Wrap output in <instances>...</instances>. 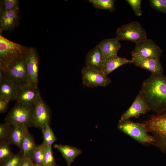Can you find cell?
<instances>
[{"mask_svg":"<svg viewBox=\"0 0 166 166\" xmlns=\"http://www.w3.org/2000/svg\"><path fill=\"white\" fill-rule=\"evenodd\" d=\"M150 110H166V76L151 73L142 82L140 91Z\"/></svg>","mask_w":166,"mask_h":166,"instance_id":"obj_1","label":"cell"},{"mask_svg":"<svg viewBox=\"0 0 166 166\" xmlns=\"http://www.w3.org/2000/svg\"><path fill=\"white\" fill-rule=\"evenodd\" d=\"M143 124L152 135V144L166 153V110L152 115Z\"/></svg>","mask_w":166,"mask_h":166,"instance_id":"obj_2","label":"cell"},{"mask_svg":"<svg viewBox=\"0 0 166 166\" xmlns=\"http://www.w3.org/2000/svg\"><path fill=\"white\" fill-rule=\"evenodd\" d=\"M28 48L13 42L0 35V68L5 71L8 65L25 54Z\"/></svg>","mask_w":166,"mask_h":166,"instance_id":"obj_3","label":"cell"},{"mask_svg":"<svg viewBox=\"0 0 166 166\" xmlns=\"http://www.w3.org/2000/svg\"><path fill=\"white\" fill-rule=\"evenodd\" d=\"M117 127L120 131L142 144H152L154 142L152 136L148 133L143 123H136L129 120H119Z\"/></svg>","mask_w":166,"mask_h":166,"instance_id":"obj_4","label":"cell"},{"mask_svg":"<svg viewBox=\"0 0 166 166\" xmlns=\"http://www.w3.org/2000/svg\"><path fill=\"white\" fill-rule=\"evenodd\" d=\"M26 54L14 60L5 70L6 79L11 81L18 88L28 85Z\"/></svg>","mask_w":166,"mask_h":166,"instance_id":"obj_5","label":"cell"},{"mask_svg":"<svg viewBox=\"0 0 166 166\" xmlns=\"http://www.w3.org/2000/svg\"><path fill=\"white\" fill-rule=\"evenodd\" d=\"M116 37L119 41H129L136 44L147 39L145 30L137 21L119 27L117 30Z\"/></svg>","mask_w":166,"mask_h":166,"instance_id":"obj_6","label":"cell"},{"mask_svg":"<svg viewBox=\"0 0 166 166\" xmlns=\"http://www.w3.org/2000/svg\"><path fill=\"white\" fill-rule=\"evenodd\" d=\"M34 107L17 103L6 117L5 122L27 128L31 126Z\"/></svg>","mask_w":166,"mask_h":166,"instance_id":"obj_7","label":"cell"},{"mask_svg":"<svg viewBox=\"0 0 166 166\" xmlns=\"http://www.w3.org/2000/svg\"><path fill=\"white\" fill-rule=\"evenodd\" d=\"M162 52L152 39H147L136 43L131 53L132 57L139 56L160 61Z\"/></svg>","mask_w":166,"mask_h":166,"instance_id":"obj_8","label":"cell"},{"mask_svg":"<svg viewBox=\"0 0 166 166\" xmlns=\"http://www.w3.org/2000/svg\"><path fill=\"white\" fill-rule=\"evenodd\" d=\"M25 58L28 85L38 88L39 57L36 49L33 48H28Z\"/></svg>","mask_w":166,"mask_h":166,"instance_id":"obj_9","label":"cell"},{"mask_svg":"<svg viewBox=\"0 0 166 166\" xmlns=\"http://www.w3.org/2000/svg\"><path fill=\"white\" fill-rule=\"evenodd\" d=\"M81 73L83 84L89 87H106L111 83L110 78L101 71L86 66L82 68Z\"/></svg>","mask_w":166,"mask_h":166,"instance_id":"obj_10","label":"cell"},{"mask_svg":"<svg viewBox=\"0 0 166 166\" xmlns=\"http://www.w3.org/2000/svg\"><path fill=\"white\" fill-rule=\"evenodd\" d=\"M50 118V109L41 97L34 106L31 126L42 130L47 125H49Z\"/></svg>","mask_w":166,"mask_h":166,"instance_id":"obj_11","label":"cell"},{"mask_svg":"<svg viewBox=\"0 0 166 166\" xmlns=\"http://www.w3.org/2000/svg\"><path fill=\"white\" fill-rule=\"evenodd\" d=\"M41 98L38 88L27 85L18 88L15 100L17 103L34 106Z\"/></svg>","mask_w":166,"mask_h":166,"instance_id":"obj_12","label":"cell"},{"mask_svg":"<svg viewBox=\"0 0 166 166\" xmlns=\"http://www.w3.org/2000/svg\"><path fill=\"white\" fill-rule=\"evenodd\" d=\"M150 109L139 92L130 107L121 115V121L128 120L132 118H138L141 115L150 111Z\"/></svg>","mask_w":166,"mask_h":166,"instance_id":"obj_13","label":"cell"},{"mask_svg":"<svg viewBox=\"0 0 166 166\" xmlns=\"http://www.w3.org/2000/svg\"><path fill=\"white\" fill-rule=\"evenodd\" d=\"M0 31H10L18 26L20 19L19 9L0 12Z\"/></svg>","mask_w":166,"mask_h":166,"instance_id":"obj_14","label":"cell"},{"mask_svg":"<svg viewBox=\"0 0 166 166\" xmlns=\"http://www.w3.org/2000/svg\"><path fill=\"white\" fill-rule=\"evenodd\" d=\"M131 60L136 66L146 69L151 73L163 74V69L160 61L139 56L132 57Z\"/></svg>","mask_w":166,"mask_h":166,"instance_id":"obj_15","label":"cell"},{"mask_svg":"<svg viewBox=\"0 0 166 166\" xmlns=\"http://www.w3.org/2000/svg\"><path fill=\"white\" fill-rule=\"evenodd\" d=\"M105 58L98 45H97L87 53L85 57V66L101 71Z\"/></svg>","mask_w":166,"mask_h":166,"instance_id":"obj_16","label":"cell"},{"mask_svg":"<svg viewBox=\"0 0 166 166\" xmlns=\"http://www.w3.org/2000/svg\"><path fill=\"white\" fill-rule=\"evenodd\" d=\"M116 37L104 39L98 44L105 58L117 55L121 45Z\"/></svg>","mask_w":166,"mask_h":166,"instance_id":"obj_17","label":"cell"},{"mask_svg":"<svg viewBox=\"0 0 166 166\" xmlns=\"http://www.w3.org/2000/svg\"><path fill=\"white\" fill-rule=\"evenodd\" d=\"M132 63L131 60L118 57L117 55L105 58L102 65L101 72L107 76L118 67L127 64Z\"/></svg>","mask_w":166,"mask_h":166,"instance_id":"obj_18","label":"cell"},{"mask_svg":"<svg viewBox=\"0 0 166 166\" xmlns=\"http://www.w3.org/2000/svg\"><path fill=\"white\" fill-rule=\"evenodd\" d=\"M11 128L7 141L21 149L22 141L26 134L29 132L27 127L12 124Z\"/></svg>","mask_w":166,"mask_h":166,"instance_id":"obj_19","label":"cell"},{"mask_svg":"<svg viewBox=\"0 0 166 166\" xmlns=\"http://www.w3.org/2000/svg\"><path fill=\"white\" fill-rule=\"evenodd\" d=\"M54 147L61 154L68 166H70L75 159L82 153L81 150L71 146L55 144Z\"/></svg>","mask_w":166,"mask_h":166,"instance_id":"obj_20","label":"cell"},{"mask_svg":"<svg viewBox=\"0 0 166 166\" xmlns=\"http://www.w3.org/2000/svg\"><path fill=\"white\" fill-rule=\"evenodd\" d=\"M18 88L11 81L5 79L0 82V96L10 101L15 100Z\"/></svg>","mask_w":166,"mask_h":166,"instance_id":"obj_21","label":"cell"},{"mask_svg":"<svg viewBox=\"0 0 166 166\" xmlns=\"http://www.w3.org/2000/svg\"><path fill=\"white\" fill-rule=\"evenodd\" d=\"M36 146L33 138L28 132L25 136L21 144V149L23 156L31 159L33 153Z\"/></svg>","mask_w":166,"mask_h":166,"instance_id":"obj_22","label":"cell"},{"mask_svg":"<svg viewBox=\"0 0 166 166\" xmlns=\"http://www.w3.org/2000/svg\"><path fill=\"white\" fill-rule=\"evenodd\" d=\"M93 6L96 9L104 10L114 12L115 10L113 0H89Z\"/></svg>","mask_w":166,"mask_h":166,"instance_id":"obj_23","label":"cell"},{"mask_svg":"<svg viewBox=\"0 0 166 166\" xmlns=\"http://www.w3.org/2000/svg\"><path fill=\"white\" fill-rule=\"evenodd\" d=\"M45 146L42 143L37 145L31 157V159L34 164L43 166Z\"/></svg>","mask_w":166,"mask_h":166,"instance_id":"obj_24","label":"cell"},{"mask_svg":"<svg viewBox=\"0 0 166 166\" xmlns=\"http://www.w3.org/2000/svg\"><path fill=\"white\" fill-rule=\"evenodd\" d=\"M43 138L42 144L45 146H51L57 139L49 125L42 130Z\"/></svg>","mask_w":166,"mask_h":166,"instance_id":"obj_25","label":"cell"},{"mask_svg":"<svg viewBox=\"0 0 166 166\" xmlns=\"http://www.w3.org/2000/svg\"><path fill=\"white\" fill-rule=\"evenodd\" d=\"M7 141H0V160L3 163L11 157L13 155Z\"/></svg>","mask_w":166,"mask_h":166,"instance_id":"obj_26","label":"cell"},{"mask_svg":"<svg viewBox=\"0 0 166 166\" xmlns=\"http://www.w3.org/2000/svg\"><path fill=\"white\" fill-rule=\"evenodd\" d=\"M0 12L19 9L18 0H0Z\"/></svg>","mask_w":166,"mask_h":166,"instance_id":"obj_27","label":"cell"},{"mask_svg":"<svg viewBox=\"0 0 166 166\" xmlns=\"http://www.w3.org/2000/svg\"><path fill=\"white\" fill-rule=\"evenodd\" d=\"M23 157L21 151L3 162L2 166H19Z\"/></svg>","mask_w":166,"mask_h":166,"instance_id":"obj_28","label":"cell"},{"mask_svg":"<svg viewBox=\"0 0 166 166\" xmlns=\"http://www.w3.org/2000/svg\"><path fill=\"white\" fill-rule=\"evenodd\" d=\"M56 164L51 146H45L42 166Z\"/></svg>","mask_w":166,"mask_h":166,"instance_id":"obj_29","label":"cell"},{"mask_svg":"<svg viewBox=\"0 0 166 166\" xmlns=\"http://www.w3.org/2000/svg\"><path fill=\"white\" fill-rule=\"evenodd\" d=\"M12 125V124L6 122L0 124V141H7L11 128Z\"/></svg>","mask_w":166,"mask_h":166,"instance_id":"obj_30","label":"cell"},{"mask_svg":"<svg viewBox=\"0 0 166 166\" xmlns=\"http://www.w3.org/2000/svg\"><path fill=\"white\" fill-rule=\"evenodd\" d=\"M149 2L153 9L166 14V0H150Z\"/></svg>","mask_w":166,"mask_h":166,"instance_id":"obj_31","label":"cell"},{"mask_svg":"<svg viewBox=\"0 0 166 166\" xmlns=\"http://www.w3.org/2000/svg\"><path fill=\"white\" fill-rule=\"evenodd\" d=\"M141 0H126V1L130 5L135 14L140 16L142 14L141 8Z\"/></svg>","mask_w":166,"mask_h":166,"instance_id":"obj_32","label":"cell"},{"mask_svg":"<svg viewBox=\"0 0 166 166\" xmlns=\"http://www.w3.org/2000/svg\"><path fill=\"white\" fill-rule=\"evenodd\" d=\"M10 101L7 99L0 96V113H2L6 112L8 108Z\"/></svg>","mask_w":166,"mask_h":166,"instance_id":"obj_33","label":"cell"},{"mask_svg":"<svg viewBox=\"0 0 166 166\" xmlns=\"http://www.w3.org/2000/svg\"><path fill=\"white\" fill-rule=\"evenodd\" d=\"M34 164L31 158L24 156L19 166H33Z\"/></svg>","mask_w":166,"mask_h":166,"instance_id":"obj_34","label":"cell"},{"mask_svg":"<svg viewBox=\"0 0 166 166\" xmlns=\"http://www.w3.org/2000/svg\"><path fill=\"white\" fill-rule=\"evenodd\" d=\"M6 79L5 71L3 69L0 68V82Z\"/></svg>","mask_w":166,"mask_h":166,"instance_id":"obj_35","label":"cell"},{"mask_svg":"<svg viewBox=\"0 0 166 166\" xmlns=\"http://www.w3.org/2000/svg\"><path fill=\"white\" fill-rule=\"evenodd\" d=\"M33 166H41L40 165H38V164H34Z\"/></svg>","mask_w":166,"mask_h":166,"instance_id":"obj_36","label":"cell"},{"mask_svg":"<svg viewBox=\"0 0 166 166\" xmlns=\"http://www.w3.org/2000/svg\"><path fill=\"white\" fill-rule=\"evenodd\" d=\"M59 166L58 165H47V166Z\"/></svg>","mask_w":166,"mask_h":166,"instance_id":"obj_37","label":"cell"}]
</instances>
